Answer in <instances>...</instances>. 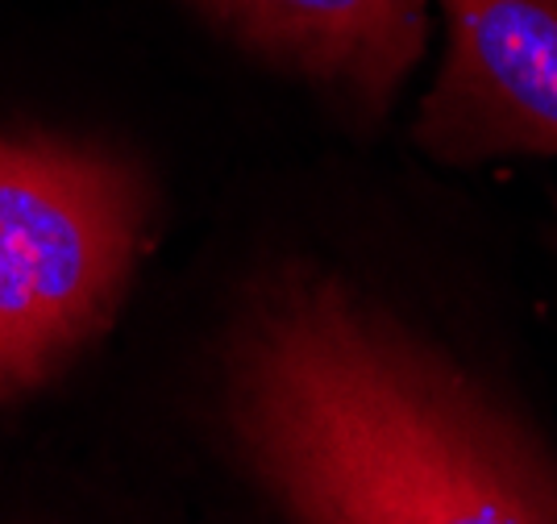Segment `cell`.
I'll use <instances>...</instances> for the list:
<instances>
[{"instance_id": "2", "label": "cell", "mask_w": 557, "mask_h": 524, "mask_svg": "<svg viewBox=\"0 0 557 524\" xmlns=\"http://www.w3.org/2000/svg\"><path fill=\"white\" fill-rule=\"evenodd\" d=\"M138 167L59 137H0V400L109 329L150 242Z\"/></svg>"}, {"instance_id": "1", "label": "cell", "mask_w": 557, "mask_h": 524, "mask_svg": "<svg viewBox=\"0 0 557 524\" xmlns=\"http://www.w3.org/2000/svg\"><path fill=\"white\" fill-rule=\"evenodd\" d=\"M221 416L287 524H557V450L524 412L321 267L246 292Z\"/></svg>"}, {"instance_id": "5", "label": "cell", "mask_w": 557, "mask_h": 524, "mask_svg": "<svg viewBox=\"0 0 557 524\" xmlns=\"http://www.w3.org/2000/svg\"><path fill=\"white\" fill-rule=\"evenodd\" d=\"M184 4L187 9H196V13H200L209 25H216V29H221L225 17H230V0H184Z\"/></svg>"}, {"instance_id": "3", "label": "cell", "mask_w": 557, "mask_h": 524, "mask_svg": "<svg viewBox=\"0 0 557 524\" xmlns=\"http://www.w3.org/2000/svg\"><path fill=\"white\" fill-rule=\"evenodd\" d=\"M442 63L420 96L412 142L466 171L557 159V0H433Z\"/></svg>"}, {"instance_id": "4", "label": "cell", "mask_w": 557, "mask_h": 524, "mask_svg": "<svg viewBox=\"0 0 557 524\" xmlns=\"http://www.w3.org/2000/svg\"><path fill=\"white\" fill-rule=\"evenodd\" d=\"M433 0H230L221 34L374 125L429 46Z\"/></svg>"}]
</instances>
